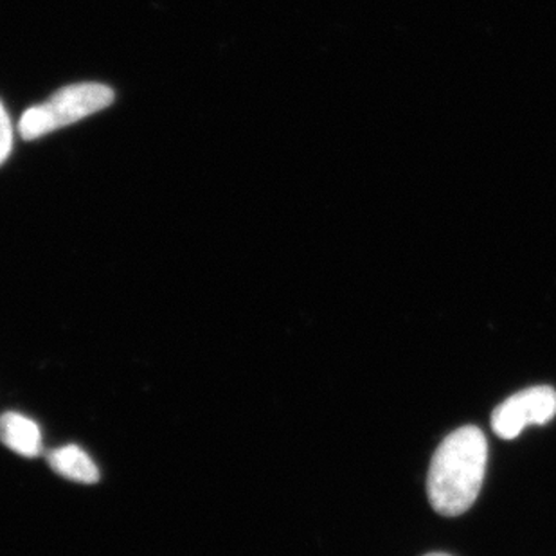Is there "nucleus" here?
Masks as SVG:
<instances>
[{"instance_id":"f257e3e1","label":"nucleus","mask_w":556,"mask_h":556,"mask_svg":"<svg viewBox=\"0 0 556 556\" xmlns=\"http://www.w3.org/2000/svg\"><path fill=\"white\" fill-rule=\"evenodd\" d=\"M489 443L479 427L457 429L441 441L432 457L427 494L432 508L445 517L467 511L483 486Z\"/></svg>"},{"instance_id":"f03ea898","label":"nucleus","mask_w":556,"mask_h":556,"mask_svg":"<svg viewBox=\"0 0 556 556\" xmlns=\"http://www.w3.org/2000/svg\"><path fill=\"white\" fill-rule=\"evenodd\" d=\"M114 103V90L103 84H74L54 92L48 101L27 109L18 122V134L26 141L94 116Z\"/></svg>"},{"instance_id":"7ed1b4c3","label":"nucleus","mask_w":556,"mask_h":556,"mask_svg":"<svg viewBox=\"0 0 556 556\" xmlns=\"http://www.w3.org/2000/svg\"><path fill=\"white\" fill-rule=\"evenodd\" d=\"M556 415V391L536 386L504 400L492 413V431L503 440H515L528 426H546Z\"/></svg>"},{"instance_id":"20e7f679","label":"nucleus","mask_w":556,"mask_h":556,"mask_svg":"<svg viewBox=\"0 0 556 556\" xmlns=\"http://www.w3.org/2000/svg\"><path fill=\"white\" fill-rule=\"evenodd\" d=\"M0 440L24 457H37L42 452V434L37 424L18 413L0 416Z\"/></svg>"},{"instance_id":"39448f33","label":"nucleus","mask_w":556,"mask_h":556,"mask_svg":"<svg viewBox=\"0 0 556 556\" xmlns=\"http://www.w3.org/2000/svg\"><path fill=\"white\" fill-rule=\"evenodd\" d=\"M48 462L54 472L78 483L92 484L100 479V470L94 462L79 446L67 445L56 448L49 454Z\"/></svg>"},{"instance_id":"423d86ee","label":"nucleus","mask_w":556,"mask_h":556,"mask_svg":"<svg viewBox=\"0 0 556 556\" xmlns=\"http://www.w3.org/2000/svg\"><path fill=\"white\" fill-rule=\"evenodd\" d=\"M11 148H13V125L4 105L0 103V166L5 163V159L10 157Z\"/></svg>"},{"instance_id":"0eeeda50","label":"nucleus","mask_w":556,"mask_h":556,"mask_svg":"<svg viewBox=\"0 0 556 556\" xmlns=\"http://www.w3.org/2000/svg\"><path fill=\"white\" fill-rule=\"evenodd\" d=\"M426 556H448V555H443V553H431V555H426Z\"/></svg>"}]
</instances>
